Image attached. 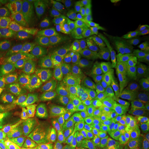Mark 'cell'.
Masks as SVG:
<instances>
[{
    "mask_svg": "<svg viewBox=\"0 0 149 149\" xmlns=\"http://www.w3.org/2000/svg\"><path fill=\"white\" fill-rule=\"evenodd\" d=\"M63 37L85 76L95 73L104 55L99 10L83 1L70 2Z\"/></svg>",
    "mask_w": 149,
    "mask_h": 149,
    "instance_id": "6da1fadb",
    "label": "cell"
},
{
    "mask_svg": "<svg viewBox=\"0 0 149 149\" xmlns=\"http://www.w3.org/2000/svg\"><path fill=\"white\" fill-rule=\"evenodd\" d=\"M23 85L48 96L57 94L73 95L100 107L111 103L115 94V89L112 85L85 84L70 80L38 61L34 62L29 69Z\"/></svg>",
    "mask_w": 149,
    "mask_h": 149,
    "instance_id": "7a4b0ae2",
    "label": "cell"
},
{
    "mask_svg": "<svg viewBox=\"0 0 149 149\" xmlns=\"http://www.w3.org/2000/svg\"><path fill=\"white\" fill-rule=\"evenodd\" d=\"M69 3L43 1L22 11L17 17L32 37L40 44L63 37Z\"/></svg>",
    "mask_w": 149,
    "mask_h": 149,
    "instance_id": "3957f363",
    "label": "cell"
},
{
    "mask_svg": "<svg viewBox=\"0 0 149 149\" xmlns=\"http://www.w3.org/2000/svg\"><path fill=\"white\" fill-rule=\"evenodd\" d=\"M101 13L109 42L113 52L120 55L135 35L139 12L128 2L113 0L102 6Z\"/></svg>",
    "mask_w": 149,
    "mask_h": 149,
    "instance_id": "277c9868",
    "label": "cell"
},
{
    "mask_svg": "<svg viewBox=\"0 0 149 149\" xmlns=\"http://www.w3.org/2000/svg\"><path fill=\"white\" fill-rule=\"evenodd\" d=\"M33 57L39 60L54 72L70 80L82 82L86 76L80 68L69 46L63 37L47 42L34 44L32 47Z\"/></svg>",
    "mask_w": 149,
    "mask_h": 149,
    "instance_id": "5b68a950",
    "label": "cell"
},
{
    "mask_svg": "<svg viewBox=\"0 0 149 149\" xmlns=\"http://www.w3.org/2000/svg\"><path fill=\"white\" fill-rule=\"evenodd\" d=\"M49 96L26 85H0V112L16 114L37 111Z\"/></svg>",
    "mask_w": 149,
    "mask_h": 149,
    "instance_id": "8992f818",
    "label": "cell"
},
{
    "mask_svg": "<svg viewBox=\"0 0 149 149\" xmlns=\"http://www.w3.org/2000/svg\"><path fill=\"white\" fill-rule=\"evenodd\" d=\"M107 125L123 139H143L149 136L147 112L133 108H113L107 115Z\"/></svg>",
    "mask_w": 149,
    "mask_h": 149,
    "instance_id": "52a82bcc",
    "label": "cell"
},
{
    "mask_svg": "<svg viewBox=\"0 0 149 149\" xmlns=\"http://www.w3.org/2000/svg\"><path fill=\"white\" fill-rule=\"evenodd\" d=\"M33 63L34 57L28 52H0V85H23Z\"/></svg>",
    "mask_w": 149,
    "mask_h": 149,
    "instance_id": "ba28073f",
    "label": "cell"
},
{
    "mask_svg": "<svg viewBox=\"0 0 149 149\" xmlns=\"http://www.w3.org/2000/svg\"><path fill=\"white\" fill-rule=\"evenodd\" d=\"M47 109L54 117L69 120L94 113L96 107L78 96L68 94L50 95Z\"/></svg>",
    "mask_w": 149,
    "mask_h": 149,
    "instance_id": "9c48e42d",
    "label": "cell"
},
{
    "mask_svg": "<svg viewBox=\"0 0 149 149\" xmlns=\"http://www.w3.org/2000/svg\"><path fill=\"white\" fill-rule=\"evenodd\" d=\"M34 131L22 118H12L0 123V149H25L31 144Z\"/></svg>",
    "mask_w": 149,
    "mask_h": 149,
    "instance_id": "30bf717a",
    "label": "cell"
},
{
    "mask_svg": "<svg viewBox=\"0 0 149 149\" xmlns=\"http://www.w3.org/2000/svg\"><path fill=\"white\" fill-rule=\"evenodd\" d=\"M32 41L25 27L16 22L0 23V52H27Z\"/></svg>",
    "mask_w": 149,
    "mask_h": 149,
    "instance_id": "8fae6325",
    "label": "cell"
},
{
    "mask_svg": "<svg viewBox=\"0 0 149 149\" xmlns=\"http://www.w3.org/2000/svg\"><path fill=\"white\" fill-rule=\"evenodd\" d=\"M108 131L99 128H76L70 131L63 149H98L106 139Z\"/></svg>",
    "mask_w": 149,
    "mask_h": 149,
    "instance_id": "7c38bea8",
    "label": "cell"
},
{
    "mask_svg": "<svg viewBox=\"0 0 149 149\" xmlns=\"http://www.w3.org/2000/svg\"><path fill=\"white\" fill-rule=\"evenodd\" d=\"M113 108H133L149 111V85L115 93L112 98Z\"/></svg>",
    "mask_w": 149,
    "mask_h": 149,
    "instance_id": "4fadbf2b",
    "label": "cell"
},
{
    "mask_svg": "<svg viewBox=\"0 0 149 149\" xmlns=\"http://www.w3.org/2000/svg\"><path fill=\"white\" fill-rule=\"evenodd\" d=\"M149 74V64L147 57L136 53L128 60L118 72V79L126 84L139 83L146 80Z\"/></svg>",
    "mask_w": 149,
    "mask_h": 149,
    "instance_id": "5bb4252c",
    "label": "cell"
},
{
    "mask_svg": "<svg viewBox=\"0 0 149 149\" xmlns=\"http://www.w3.org/2000/svg\"><path fill=\"white\" fill-rule=\"evenodd\" d=\"M70 132L57 131L48 133L37 140L28 149H63Z\"/></svg>",
    "mask_w": 149,
    "mask_h": 149,
    "instance_id": "9a60e30c",
    "label": "cell"
},
{
    "mask_svg": "<svg viewBox=\"0 0 149 149\" xmlns=\"http://www.w3.org/2000/svg\"><path fill=\"white\" fill-rule=\"evenodd\" d=\"M98 149H140L136 145L121 137H109L103 141Z\"/></svg>",
    "mask_w": 149,
    "mask_h": 149,
    "instance_id": "2e32d148",
    "label": "cell"
},
{
    "mask_svg": "<svg viewBox=\"0 0 149 149\" xmlns=\"http://www.w3.org/2000/svg\"><path fill=\"white\" fill-rule=\"evenodd\" d=\"M21 5V1H0V7L2 9L9 12L17 10Z\"/></svg>",
    "mask_w": 149,
    "mask_h": 149,
    "instance_id": "e0dca14e",
    "label": "cell"
},
{
    "mask_svg": "<svg viewBox=\"0 0 149 149\" xmlns=\"http://www.w3.org/2000/svg\"><path fill=\"white\" fill-rule=\"evenodd\" d=\"M85 4H87L90 7H94L96 8L97 6L101 5L103 6L104 3H106L107 1H102V0H84L83 1Z\"/></svg>",
    "mask_w": 149,
    "mask_h": 149,
    "instance_id": "ac0fdd59",
    "label": "cell"
},
{
    "mask_svg": "<svg viewBox=\"0 0 149 149\" xmlns=\"http://www.w3.org/2000/svg\"><path fill=\"white\" fill-rule=\"evenodd\" d=\"M3 17V10L2 8L0 7V19H2Z\"/></svg>",
    "mask_w": 149,
    "mask_h": 149,
    "instance_id": "d6986e66",
    "label": "cell"
},
{
    "mask_svg": "<svg viewBox=\"0 0 149 149\" xmlns=\"http://www.w3.org/2000/svg\"><path fill=\"white\" fill-rule=\"evenodd\" d=\"M147 115H148V124H149V111L147 112Z\"/></svg>",
    "mask_w": 149,
    "mask_h": 149,
    "instance_id": "ffe728a7",
    "label": "cell"
},
{
    "mask_svg": "<svg viewBox=\"0 0 149 149\" xmlns=\"http://www.w3.org/2000/svg\"><path fill=\"white\" fill-rule=\"evenodd\" d=\"M148 37H149V33H148Z\"/></svg>",
    "mask_w": 149,
    "mask_h": 149,
    "instance_id": "44dd1931",
    "label": "cell"
}]
</instances>
